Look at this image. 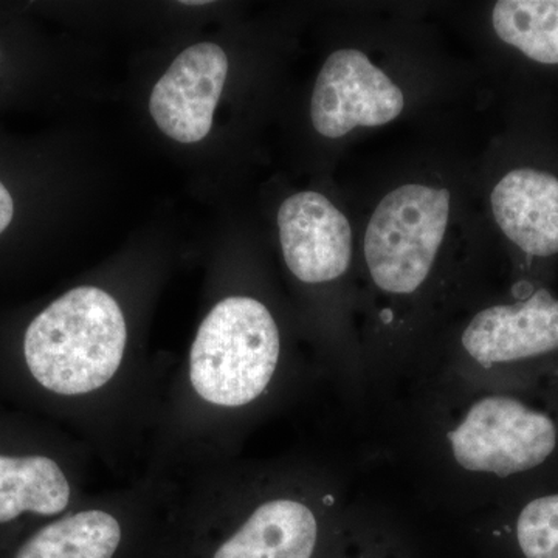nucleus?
I'll return each instance as SVG.
<instances>
[{
	"mask_svg": "<svg viewBox=\"0 0 558 558\" xmlns=\"http://www.w3.org/2000/svg\"><path fill=\"white\" fill-rule=\"evenodd\" d=\"M130 329L121 304L98 286H78L25 330L33 380L83 413V442L95 454L134 436L153 447L163 399L126 377ZM130 442V440H128Z\"/></svg>",
	"mask_w": 558,
	"mask_h": 558,
	"instance_id": "obj_1",
	"label": "nucleus"
},
{
	"mask_svg": "<svg viewBox=\"0 0 558 558\" xmlns=\"http://www.w3.org/2000/svg\"><path fill=\"white\" fill-rule=\"evenodd\" d=\"M450 216V193L407 183L381 199L365 234L373 281L385 292L407 295L427 279Z\"/></svg>",
	"mask_w": 558,
	"mask_h": 558,
	"instance_id": "obj_2",
	"label": "nucleus"
},
{
	"mask_svg": "<svg viewBox=\"0 0 558 558\" xmlns=\"http://www.w3.org/2000/svg\"><path fill=\"white\" fill-rule=\"evenodd\" d=\"M405 108L399 86L363 51H333L319 70L311 101L315 131L340 138L355 128L384 126Z\"/></svg>",
	"mask_w": 558,
	"mask_h": 558,
	"instance_id": "obj_3",
	"label": "nucleus"
},
{
	"mask_svg": "<svg viewBox=\"0 0 558 558\" xmlns=\"http://www.w3.org/2000/svg\"><path fill=\"white\" fill-rule=\"evenodd\" d=\"M462 347L480 365L520 366L558 357V299L535 289L526 299L497 304L475 315Z\"/></svg>",
	"mask_w": 558,
	"mask_h": 558,
	"instance_id": "obj_4",
	"label": "nucleus"
},
{
	"mask_svg": "<svg viewBox=\"0 0 558 558\" xmlns=\"http://www.w3.org/2000/svg\"><path fill=\"white\" fill-rule=\"evenodd\" d=\"M227 73L229 58L216 44L182 51L150 94L149 112L159 130L179 143L207 137Z\"/></svg>",
	"mask_w": 558,
	"mask_h": 558,
	"instance_id": "obj_5",
	"label": "nucleus"
},
{
	"mask_svg": "<svg viewBox=\"0 0 558 558\" xmlns=\"http://www.w3.org/2000/svg\"><path fill=\"white\" fill-rule=\"evenodd\" d=\"M278 227L286 264L301 282L322 284L348 270L351 226L328 197L314 191L293 194L279 208Z\"/></svg>",
	"mask_w": 558,
	"mask_h": 558,
	"instance_id": "obj_6",
	"label": "nucleus"
},
{
	"mask_svg": "<svg viewBox=\"0 0 558 558\" xmlns=\"http://www.w3.org/2000/svg\"><path fill=\"white\" fill-rule=\"evenodd\" d=\"M490 207L499 230L523 255H558V175L535 167L513 168L498 180Z\"/></svg>",
	"mask_w": 558,
	"mask_h": 558,
	"instance_id": "obj_7",
	"label": "nucleus"
},
{
	"mask_svg": "<svg viewBox=\"0 0 558 558\" xmlns=\"http://www.w3.org/2000/svg\"><path fill=\"white\" fill-rule=\"evenodd\" d=\"M318 531L310 502L278 494L253 502L209 558H312Z\"/></svg>",
	"mask_w": 558,
	"mask_h": 558,
	"instance_id": "obj_8",
	"label": "nucleus"
},
{
	"mask_svg": "<svg viewBox=\"0 0 558 558\" xmlns=\"http://www.w3.org/2000/svg\"><path fill=\"white\" fill-rule=\"evenodd\" d=\"M86 481L49 454H0V524L64 515L90 494Z\"/></svg>",
	"mask_w": 558,
	"mask_h": 558,
	"instance_id": "obj_9",
	"label": "nucleus"
},
{
	"mask_svg": "<svg viewBox=\"0 0 558 558\" xmlns=\"http://www.w3.org/2000/svg\"><path fill=\"white\" fill-rule=\"evenodd\" d=\"M492 25L501 43L529 61L558 68V0H499Z\"/></svg>",
	"mask_w": 558,
	"mask_h": 558,
	"instance_id": "obj_10",
	"label": "nucleus"
},
{
	"mask_svg": "<svg viewBox=\"0 0 558 558\" xmlns=\"http://www.w3.org/2000/svg\"><path fill=\"white\" fill-rule=\"evenodd\" d=\"M513 534L524 558H558V487L520 501Z\"/></svg>",
	"mask_w": 558,
	"mask_h": 558,
	"instance_id": "obj_11",
	"label": "nucleus"
},
{
	"mask_svg": "<svg viewBox=\"0 0 558 558\" xmlns=\"http://www.w3.org/2000/svg\"><path fill=\"white\" fill-rule=\"evenodd\" d=\"M14 204L9 190L0 182V234L3 233L13 220Z\"/></svg>",
	"mask_w": 558,
	"mask_h": 558,
	"instance_id": "obj_12",
	"label": "nucleus"
},
{
	"mask_svg": "<svg viewBox=\"0 0 558 558\" xmlns=\"http://www.w3.org/2000/svg\"><path fill=\"white\" fill-rule=\"evenodd\" d=\"M183 5H207L208 2H182Z\"/></svg>",
	"mask_w": 558,
	"mask_h": 558,
	"instance_id": "obj_13",
	"label": "nucleus"
}]
</instances>
